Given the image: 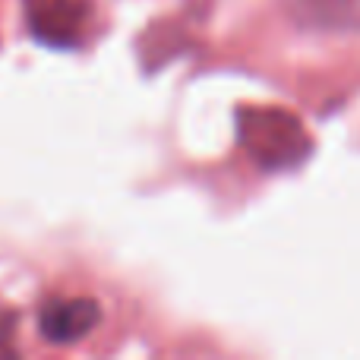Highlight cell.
Wrapping results in <instances>:
<instances>
[{"instance_id":"3","label":"cell","mask_w":360,"mask_h":360,"mask_svg":"<svg viewBox=\"0 0 360 360\" xmlns=\"http://www.w3.org/2000/svg\"><path fill=\"white\" fill-rule=\"evenodd\" d=\"M101 323V307L92 297H57L38 313V332L48 345H73Z\"/></svg>"},{"instance_id":"5","label":"cell","mask_w":360,"mask_h":360,"mask_svg":"<svg viewBox=\"0 0 360 360\" xmlns=\"http://www.w3.org/2000/svg\"><path fill=\"white\" fill-rule=\"evenodd\" d=\"M13 326H16V316H13V313H4V316H0V354H13V348H10Z\"/></svg>"},{"instance_id":"4","label":"cell","mask_w":360,"mask_h":360,"mask_svg":"<svg viewBox=\"0 0 360 360\" xmlns=\"http://www.w3.org/2000/svg\"><path fill=\"white\" fill-rule=\"evenodd\" d=\"M297 10L313 25L360 29V0H297Z\"/></svg>"},{"instance_id":"2","label":"cell","mask_w":360,"mask_h":360,"mask_svg":"<svg viewBox=\"0 0 360 360\" xmlns=\"http://www.w3.org/2000/svg\"><path fill=\"white\" fill-rule=\"evenodd\" d=\"M25 25L35 41L48 48H79L92 25L89 0H22Z\"/></svg>"},{"instance_id":"1","label":"cell","mask_w":360,"mask_h":360,"mask_svg":"<svg viewBox=\"0 0 360 360\" xmlns=\"http://www.w3.org/2000/svg\"><path fill=\"white\" fill-rule=\"evenodd\" d=\"M237 143L262 171H291L313 152V139L297 114L285 108H240L234 117Z\"/></svg>"}]
</instances>
